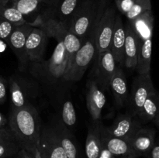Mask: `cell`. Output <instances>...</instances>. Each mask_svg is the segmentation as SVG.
<instances>
[{
	"mask_svg": "<svg viewBox=\"0 0 159 158\" xmlns=\"http://www.w3.org/2000/svg\"><path fill=\"white\" fill-rule=\"evenodd\" d=\"M155 143V131L152 128L141 127L130 139V144L138 156H145Z\"/></svg>",
	"mask_w": 159,
	"mask_h": 158,
	"instance_id": "obj_17",
	"label": "cell"
},
{
	"mask_svg": "<svg viewBox=\"0 0 159 158\" xmlns=\"http://www.w3.org/2000/svg\"><path fill=\"white\" fill-rule=\"evenodd\" d=\"M102 143L114 155L120 158H137L138 155L132 148L129 139L115 137L107 130V126L99 122Z\"/></svg>",
	"mask_w": 159,
	"mask_h": 158,
	"instance_id": "obj_10",
	"label": "cell"
},
{
	"mask_svg": "<svg viewBox=\"0 0 159 158\" xmlns=\"http://www.w3.org/2000/svg\"><path fill=\"white\" fill-rule=\"evenodd\" d=\"M85 148L87 158H99L102 149V138L99 120L94 121V123L89 128Z\"/></svg>",
	"mask_w": 159,
	"mask_h": 158,
	"instance_id": "obj_21",
	"label": "cell"
},
{
	"mask_svg": "<svg viewBox=\"0 0 159 158\" xmlns=\"http://www.w3.org/2000/svg\"><path fill=\"white\" fill-rule=\"evenodd\" d=\"M6 124V119L2 116V115L0 114V127H3V125H5Z\"/></svg>",
	"mask_w": 159,
	"mask_h": 158,
	"instance_id": "obj_38",
	"label": "cell"
},
{
	"mask_svg": "<svg viewBox=\"0 0 159 158\" xmlns=\"http://www.w3.org/2000/svg\"><path fill=\"white\" fill-rule=\"evenodd\" d=\"M145 156H147V158H159V141L155 143L153 147L145 155Z\"/></svg>",
	"mask_w": 159,
	"mask_h": 158,
	"instance_id": "obj_35",
	"label": "cell"
},
{
	"mask_svg": "<svg viewBox=\"0 0 159 158\" xmlns=\"http://www.w3.org/2000/svg\"><path fill=\"white\" fill-rule=\"evenodd\" d=\"M126 32L120 15H117L115 22L114 31L110 44V51L116 64L124 63V46H125Z\"/></svg>",
	"mask_w": 159,
	"mask_h": 158,
	"instance_id": "obj_18",
	"label": "cell"
},
{
	"mask_svg": "<svg viewBox=\"0 0 159 158\" xmlns=\"http://www.w3.org/2000/svg\"><path fill=\"white\" fill-rule=\"evenodd\" d=\"M48 36L41 28L34 27L26 42V57L27 62L43 61L48 43Z\"/></svg>",
	"mask_w": 159,
	"mask_h": 158,
	"instance_id": "obj_13",
	"label": "cell"
},
{
	"mask_svg": "<svg viewBox=\"0 0 159 158\" xmlns=\"http://www.w3.org/2000/svg\"><path fill=\"white\" fill-rule=\"evenodd\" d=\"M15 137L11 131L10 129H6L4 127H0V142L4 141L6 139H10V138Z\"/></svg>",
	"mask_w": 159,
	"mask_h": 158,
	"instance_id": "obj_34",
	"label": "cell"
},
{
	"mask_svg": "<svg viewBox=\"0 0 159 158\" xmlns=\"http://www.w3.org/2000/svg\"><path fill=\"white\" fill-rule=\"evenodd\" d=\"M125 32L126 40L125 46H124V65L127 68L136 69L141 40L134 31L130 23L126 25Z\"/></svg>",
	"mask_w": 159,
	"mask_h": 158,
	"instance_id": "obj_16",
	"label": "cell"
},
{
	"mask_svg": "<svg viewBox=\"0 0 159 158\" xmlns=\"http://www.w3.org/2000/svg\"><path fill=\"white\" fill-rule=\"evenodd\" d=\"M96 54L95 40L93 37H89L82 47L68 62V66L62 79L66 81H78L81 80Z\"/></svg>",
	"mask_w": 159,
	"mask_h": 158,
	"instance_id": "obj_4",
	"label": "cell"
},
{
	"mask_svg": "<svg viewBox=\"0 0 159 158\" xmlns=\"http://www.w3.org/2000/svg\"><path fill=\"white\" fill-rule=\"evenodd\" d=\"M99 158H116L103 144L102 143V149H101L100 154H99Z\"/></svg>",
	"mask_w": 159,
	"mask_h": 158,
	"instance_id": "obj_36",
	"label": "cell"
},
{
	"mask_svg": "<svg viewBox=\"0 0 159 158\" xmlns=\"http://www.w3.org/2000/svg\"><path fill=\"white\" fill-rule=\"evenodd\" d=\"M0 15L16 26L28 23L23 14L12 4L10 0H0Z\"/></svg>",
	"mask_w": 159,
	"mask_h": 158,
	"instance_id": "obj_26",
	"label": "cell"
},
{
	"mask_svg": "<svg viewBox=\"0 0 159 158\" xmlns=\"http://www.w3.org/2000/svg\"><path fill=\"white\" fill-rule=\"evenodd\" d=\"M116 11L113 6H109L101 18L93 37L96 42V54L110 50V44L114 31Z\"/></svg>",
	"mask_w": 159,
	"mask_h": 158,
	"instance_id": "obj_6",
	"label": "cell"
},
{
	"mask_svg": "<svg viewBox=\"0 0 159 158\" xmlns=\"http://www.w3.org/2000/svg\"><path fill=\"white\" fill-rule=\"evenodd\" d=\"M141 127L142 123L138 117L133 116L130 113H126L119 115L113 123L107 129L112 136L130 141Z\"/></svg>",
	"mask_w": 159,
	"mask_h": 158,
	"instance_id": "obj_12",
	"label": "cell"
},
{
	"mask_svg": "<svg viewBox=\"0 0 159 158\" xmlns=\"http://www.w3.org/2000/svg\"><path fill=\"white\" fill-rule=\"evenodd\" d=\"M22 147L15 137L0 142V158H12L17 154Z\"/></svg>",
	"mask_w": 159,
	"mask_h": 158,
	"instance_id": "obj_28",
	"label": "cell"
},
{
	"mask_svg": "<svg viewBox=\"0 0 159 158\" xmlns=\"http://www.w3.org/2000/svg\"><path fill=\"white\" fill-rule=\"evenodd\" d=\"M96 60V81L102 90H107L110 88L111 79L117 69L116 62L110 50L98 54Z\"/></svg>",
	"mask_w": 159,
	"mask_h": 158,
	"instance_id": "obj_11",
	"label": "cell"
},
{
	"mask_svg": "<svg viewBox=\"0 0 159 158\" xmlns=\"http://www.w3.org/2000/svg\"><path fill=\"white\" fill-rule=\"evenodd\" d=\"M62 122L68 128L75 126L76 123V113L74 105L70 101H66L63 104L61 109Z\"/></svg>",
	"mask_w": 159,
	"mask_h": 158,
	"instance_id": "obj_30",
	"label": "cell"
},
{
	"mask_svg": "<svg viewBox=\"0 0 159 158\" xmlns=\"http://www.w3.org/2000/svg\"><path fill=\"white\" fill-rule=\"evenodd\" d=\"M34 27V26L30 23H25L16 26L7 42L18 59L20 70H23L27 64L26 57V42Z\"/></svg>",
	"mask_w": 159,
	"mask_h": 158,
	"instance_id": "obj_14",
	"label": "cell"
},
{
	"mask_svg": "<svg viewBox=\"0 0 159 158\" xmlns=\"http://www.w3.org/2000/svg\"><path fill=\"white\" fill-rule=\"evenodd\" d=\"M61 0H10L28 23L48 16H55Z\"/></svg>",
	"mask_w": 159,
	"mask_h": 158,
	"instance_id": "obj_5",
	"label": "cell"
},
{
	"mask_svg": "<svg viewBox=\"0 0 159 158\" xmlns=\"http://www.w3.org/2000/svg\"><path fill=\"white\" fill-rule=\"evenodd\" d=\"M9 125L22 149L34 154L36 149L38 148L42 129L37 109L30 103L23 108H12Z\"/></svg>",
	"mask_w": 159,
	"mask_h": 158,
	"instance_id": "obj_1",
	"label": "cell"
},
{
	"mask_svg": "<svg viewBox=\"0 0 159 158\" xmlns=\"http://www.w3.org/2000/svg\"><path fill=\"white\" fill-rule=\"evenodd\" d=\"M11 101L12 108H20L29 104L26 97V90L24 85L20 81L14 77H10L9 81Z\"/></svg>",
	"mask_w": 159,
	"mask_h": 158,
	"instance_id": "obj_25",
	"label": "cell"
},
{
	"mask_svg": "<svg viewBox=\"0 0 159 158\" xmlns=\"http://www.w3.org/2000/svg\"><path fill=\"white\" fill-rule=\"evenodd\" d=\"M38 150L42 158H68L54 127L42 129Z\"/></svg>",
	"mask_w": 159,
	"mask_h": 158,
	"instance_id": "obj_9",
	"label": "cell"
},
{
	"mask_svg": "<svg viewBox=\"0 0 159 158\" xmlns=\"http://www.w3.org/2000/svg\"><path fill=\"white\" fill-rule=\"evenodd\" d=\"M152 54V39L140 42L136 70L138 74L149 75Z\"/></svg>",
	"mask_w": 159,
	"mask_h": 158,
	"instance_id": "obj_24",
	"label": "cell"
},
{
	"mask_svg": "<svg viewBox=\"0 0 159 158\" xmlns=\"http://www.w3.org/2000/svg\"><path fill=\"white\" fill-rule=\"evenodd\" d=\"M82 0H61L58 6L55 17L61 23L68 25L73 14L75 12L77 8Z\"/></svg>",
	"mask_w": 159,
	"mask_h": 158,
	"instance_id": "obj_27",
	"label": "cell"
},
{
	"mask_svg": "<svg viewBox=\"0 0 159 158\" xmlns=\"http://www.w3.org/2000/svg\"><path fill=\"white\" fill-rule=\"evenodd\" d=\"M106 2H107V3H109V4H110V1H111V0H105Z\"/></svg>",
	"mask_w": 159,
	"mask_h": 158,
	"instance_id": "obj_40",
	"label": "cell"
},
{
	"mask_svg": "<svg viewBox=\"0 0 159 158\" xmlns=\"http://www.w3.org/2000/svg\"><path fill=\"white\" fill-rule=\"evenodd\" d=\"M106 102L107 98L105 94L99 88L96 81H90L88 84V91L86 94V105L93 121L99 120Z\"/></svg>",
	"mask_w": 159,
	"mask_h": 158,
	"instance_id": "obj_15",
	"label": "cell"
},
{
	"mask_svg": "<svg viewBox=\"0 0 159 158\" xmlns=\"http://www.w3.org/2000/svg\"><path fill=\"white\" fill-rule=\"evenodd\" d=\"M39 63L42 64L39 71L43 77H47L50 81H56L62 78L68 66V55L64 43H57L49 60Z\"/></svg>",
	"mask_w": 159,
	"mask_h": 158,
	"instance_id": "obj_8",
	"label": "cell"
},
{
	"mask_svg": "<svg viewBox=\"0 0 159 158\" xmlns=\"http://www.w3.org/2000/svg\"><path fill=\"white\" fill-rule=\"evenodd\" d=\"M136 0H115L116 9L123 15H127L131 9Z\"/></svg>",
	"mask_w": 159,
	"mask_h": 158,
	"instance_id": "obj_32",
	"label": "cell"
},
{
	"mask_svg": "<svg viewBox=\"0 0 159 158\" xmlns=\"http://www.w3.org/2000/svg\"><path fill=\"white\" fill-rule=\"evenodd\" d=\"M54 129L68 158H79L77 145L68 127L62 122H58L54 125Z\"/></svg>",
	"mask_w": 159,
	"mask_h": 158,
	"instance_id": "obj_22",
	"label": "cell"
},
{
	"mask_svg": "<svg viewBox=\"0 0 159 158\" xmlns=\"http://www.w3.org/2000/svg\"><path fill=\"white\" fill-rule=\"evenodd\" d=\"M6 95H7V90H6V81L0 75V105L6 102Z\"/></svg>",
	"mask_w": 159,
	"mask_h": 158,
	"instance_id": "obj_33",
	"label": "cell"
},
{
	"mask_svg": "<svg viewBox=\"0 0 159 158\" xmlns=\"http://www.w3.org/2000/svg\"><path fill=\"white\" fill-rule=\"evenodd\" d=\"M159 116V93L155 90L144 102L138 118L142 124L155 122Z\"/></svg>",
	"mask_w": 159,
	"mask_h": 158,
	"instance_id": "obj_23",
	"label": "cell"
},
{
	"mask_svg": "<svg viewBox=\"0 0 159 158\" xmlns=\"http://www.w3.org/2000/svg\"><path fill=\"white\" fill-rule=\"evenodd\" d=\"M110 88L112 90L115 102L118 107H123L128 101V88L127 80L122 68L117 67L114 75L110 81Z\"/></svg>",
	"mask_w": 159,
	"mask_h": 158,
	"instance_id": "obj_20",
	"label": "cell"
},
{
	"mask_svg": "<svg viewBox=\"0 0 159 158\" xmlns=\"http://www.w3.org/2000/svg\"><path fill=\"white\" fill-rule=\"evenodd\" d=\"M30 24L34 27L41 28L46 32L48 37L55 39L57 43H64L68 55V62L85 43L68 29V25L59 21L55 16L45 17Z\"/></svg>",
	"mask_w": 159,
	"mask_h": 158,
	"instance_id": "obj_2",
	"label": "cell"
},
{
	"mask_svg": "<svg viewBox=\"0 0 159 158\" xmlns=\"http://www.w3.org/2000/svg\"><path fill=\"white\" fill-rule=\"evenodd\" d=\"M16 27V26L0 15V40L7 43L9 37Z\"/></svg>",
	"mask_w": 159,
	"mask_h": 158,
	"instance_id": "obj_31",
	"label": "cell"
},
{
	"mask_svg": "<svg viewBox=\"0 0 159 158\" xmlns=\"http://www.w3.org/2000/svg\"><path fill=\"white\" fill-rule=\"evenodd\" d=\"M12 158H34V155L24 149H21L18 153Z\"/></svg>",
	"mask_w": 159,
	"mask_h": 158,
	"instance_id": "obj_37",
	"label": "cell"
},
{
	"mask_svg": "<svg viewBox=\"0 0 159 158\" xmlns=\"http://www.w3.org/2000/svg\"><path fill=\"white\" fill-rule=\"evenodd\" d=\"M99 1L82 0L68 23V29L85 42L93 32Z\"/></svg>",
	"mask_w": 159,
	"mask_h": 158,
	"instance_id": "obj_3",
	"label": "cell"
},
{
	"mask_svg": "<svg viewBox=\"0 0 159 158\" xmlns=\"http://www.w3.org/2000/svg\"><path fill=\"white\" fill-rule=\"evenodd\" d=\"M155 122V125H156L157 126H158V128H159V116H158V119H157L156 120H155V122Z\"/></svg>",
	"mask_w": 159,
	"mask_h": 158,
	"instance_id": "obj_39",
	"label": "cell"
},
{
	"mask_svg": "<svg viewBox=\"0 0 159 158\" xmlns=\"http://www.w3.org/2000/svg\"><path fill=\"white\" fill-rule=\"evenodd\" d=\"M155 91L152 83L151 74L141 75L138 74L132 84L131 94L128 99L129 112L133 116H136L141 112L146 99Z\"/></svg>",
	"mask_w": 159,
	"mask_h": 158,
	"instance_id": "obj_7",
	"label": "cell"
},
{
	"mask_svg": "<svg viewBox=\"0 0 159 158\" xmlns=\"http://www.w3.org/2000/svg\"><path fill=\"white\" fill-rule=\"evenodd\" d=\"M152 2L151 0H136L128 13L126 15L129 21L134 20L148 11H152Z\"/></svg>",
	"mask_w": 159,
	"mask_h": 158,
	"instance_id": "obj_29",
	"label": "cell"
},
{
	"mask_svg": "<svg viewBox=\"0 0 159 158\" xmlns=\"http://www.w3.org/2000/svg\"><path fill=\"white\" fill-rule=\"evenodd\" d=\"M129 23L141 41L152 39L155 23V17L152 10L144 12Z\"/></svg>",
	"mask_w": 159,
	"mask_h": 158,
	"instance_id": "obj_19",
	"label": "cell"
}]
</instances>
